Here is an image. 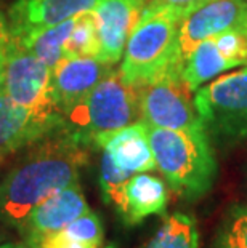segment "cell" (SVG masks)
I'll use <instances>...</instances> for the list:
<instances>
[{"mask_svg":"<svg viewBox=\"0 0 247 248\" xmlns=\"http://www.w3.org/2000/svg\"><path fill=\"white\" fill-rule=\"evenodd\" d=\"M98 0H18L10 10V37L93 12Z\"/></svg>","mask_w":247,"mask_h":248,"instance_id":"14","label":"cell"},{"mask_svg":"<svg viewBox=\"0 0 247 248\" xmlns=\"http://www.w3.org/2000/svg\"><path fill=\"white\" fill-rule=\"evenodd\" d=\"M33 248H98V247L76 240V239H72V237L66 235L63 231H58L55 234L47 235L45 239H42L39 244H35Z\"/></svg>","mask_w":247,"mask_h":248,"instance_id":"24","label":"cell"},{"mask_svg":"<svg viewBox=\"0 0 247 248\" xmlns=\"http://www.w3.org/2000/svg\"><path fill=\"white\" fill-rule=\"evenodd\" d=\"M87 160V146L65 128L34 142L0 181V221L19 229L34 207L79 183Z\"/></svg>","mask_w":247,"mask_h":248,"instance_id":"1","label":"cell"},{"mask_svg":"<svg viewBox=\"0 0 247 248\" xmlns=\"http://www.w3.org/2000/svg\"><path fill=\"white\" fill-rule=\"evenodd\" d=\"M228 69H231V66L225 60L222 51L218 50L217 39L214 35L210 39L202 40L186 58L181 67V77L188 88L194 93L206 82L212 80Z\"/></svg>","mask_w":247,"mask_h":248,"instance_id":"17","label":"cell"},{"mask_svg":"<svg viewBox=\"0 0 247 248\" xmlns=\"http://www.w3.org/2000/svg\"><path fill=\"white\" fill-rule=\"evenodd\" d=\"M66 235L72 237L76 240L85 242V244L99 247L103 242V226L99 221V216L88 210L83 215H81L74 221H71L65 229H61Z\"/></svg>","mask_w":247,"mask_h":248,"instance_id":"22","label":"cell"},{"mask_svg":"<svg viewBox=\"0 0 247 248\" xmlns=\"http://www.w3.org/2000/svg\"><path fill=\"white\" fill-rule=\"evenodd\" d=\"M10 42V29L5 19L0 16V45H7Z\"/></svg>","mask_w":247,"mask_h":248,"instance_id":"26","label":"cell"},{"mask_svg":"<svg viewBox=\"0 0 247 248\" xmlns=\"http://www.w3.org/2000/svg\"><path fill=\"white\" fill-rule=\"evenodd\" d=\"M65 128V122L44 119L0 94V162L13 152Z\"/></svg>","mask_w":247,"mask_h":248,"instance_id":"11","label":"cell"},{"mask_svg":"<svg viewBox=\"0 0 247 248\" xmlns=\"http://www.w3.org/2000/svg\"><path fill=\"white\" fill-rule=\"evenodd\" d=\"M140 248H199L196 219L180 212L167 216L156 234Z\"/></svg>","mask_w":247,"mask_h":248,"instance_id":"18","label":"cell"},{"mask_svg":"<svg viewBox=\"0 0 247 248\" xmlns=\"http://www.w3.org/2000/svg\"><path fill=\"white\" fill-rule=\"evenodd\" d=\"M212 248H247V205H231L225 213Z\"/></svg>","mask_w":247,"mask_h":248,"instance_id":"20","label":"cell"},{"mask_svg":"<svg viewBox=\"0 0 247 248\" xmlns=\"http://www.w3.org/2000/svg\"><path fill=\"white\" fill-rule=\"evenodd\" d=\"M114 69L98 58H65L51 69V85L61 114L79 103Z\"/></svg>","mask_w":247,"mask_h":248,"instance_id":"12","label":"cell"},{"mask_svg":"<svg viewBox=\"0 0 247 248\" xmlns=\"http://www.w3.org/2000/svg\"><path fill=\"white\" fill-rule=\"evenodd\" d=\"M194 104L209 136L230 142L247 138V66L201 87Z\"/></svg>","mask_w":247,"mask_h":248,"instance_id":"5","label":"cell"},{"mask_svg":"<svg viewBox=\"0 0 247 248\" xmlns=\"http://www.w3.org/2000/svg\"><path fill=\"white\" fill-rule=\"evenodd\" d=\"M93 144L101 147L111 157L115 167L132 175L156 168L148 141V124L141 119L124 128L97 135L93 138Z\"/></svg>","mask_w":247,"mask_h":248,"instance_id":"13","label":"cell"},{"mask_svg":"<svg viewBox=\"0 0 247 248\" xmlns=\"http://www.w3.org/2000/svg\"><path fill=\"white\" fill-rule=\"evenodd\" d=\"M138 2H141V3H143V5H145V2H146V0H138Z\"/></svg>","mask_w":247,"mask_h":248,"instance_id":"29","label":"cell"},{"mask_svg":"<svg viewBox=\"0 0 247 248\" xmlns=\"http://www.w3.org/2000/svg\"><path fill=\"white\" fill-rule=\"evenodd\" d=\"M148 141L156 168L172 191L186 200H198L209 194L218 165L206 130H170L148 125Z\"/></svg>","mask_w":247,"mask_h":248,"instance_id":"2","label":"cell"},{"mask_svg":"<svg viewBox=\"0 0 247 248\" xmlns=\"http://www.w3.org/2000/svg\"><path fill=\"white\" fill-rule=\"evenodd\" d=\"M138 119V87L125 82L119 71H113L87 96L63 112L65 130L85 146L93 144L97 135L124 128Z\"/></svg>","mask_w":247,"mask_h":248,"instance_id":"3","label":"cell"},{"mask_svg":"<svg viewBox=\"0 0 247 248\" xmlns=\"http://www.w3.org/2000/svg\"><path fill=\"white\" fill-rule=\"evenodd\" d=\"M88 210L90 208L83 197L81 184L74 183L50 195L31 210L18 232L26 244L33 248L47 235L65 229L71 221Z\"/></svg>","mask_w":247,"mask_h":248,"instance_id":"9","label":"cell"},{"mask_svg":"<svg viewBox=\"0 0 247 248\" xmlns=\"http://www.w3.org/2000/svg\"><path fill=\"white\" fill-rule=\"evenodd\" d=\"M136 87L140 119L148 125L170 130H206L181 72L169 69Z\"/></svg>","mask_w":247,"mask_h":248,"instance_id":"6","label":"cell"},{"mask_svg":"<svg viewBox=\"0 0 247 248\" xmlns=\"http://www.w3.org/2000/svg\"><path fill=\"white\" fill-rule=\"evenodd\" d=\"M169 202L165 183L148 173H135L124 184L117 213L127 226L140 224L148 216L164 215Z\"/></svg>","mask_w":247,"mask_h":248,"instance_id":"15","label":"cell"},{"mask_svg":"<svg viewBox=\"0 0 247 248\" xmlns=\"http://www.w3.org/2000/svg\"><path fill=\"white\" fill-rule=\"evenodd\" d=\"M180 23L181 19L169 12H141L125 45L119 69L125 82L140 85L169 69L181 72L175 64Z\"/></svg>","mask_w":247,"mask_h":248,"instance_id":"4","label":"cell"},{"mask_svg":"<svg viewBox=\"0 0 247 248\" xmlns=\"http://www.w3.org/2000/svg\"><path fill=\"white\" fill-rule=\"evenodd\" d=\"M10 44V42H8ZM7 45H0V94L5 93V64H7Z\"/></svg>","mask_w":247,"mask_h":248,"instance_id":"25","label":"cell"},{"mask_svg":"<svg viewBox=\"0 0 247 248\" xmlns=\"http://www.w3.org/2000/svg\"><path fill=\"white\" fill-rule=\"evenodd\" d=\"M241 29H243V32L246 35V40H247V13H246V16L243 18V21H241Z\"/></svg>","mask_w":247,"mask_h":248,"instance_id":"28","label":"cell"},{"mask_svg":"<svg viewBox=\"0 0 247 248\" xmlns=\"http://www.w3.org/2000/svg\"><path fill=\"white\" fill-rule=\"evenodd\" d=\"M99 42L97 32V21L93 12L77 15L74 29H72L66 46V58H98Z\"/></svg>","mask_w":247,"mask_h":248,"instance_id":"19","label":"cell"},{"mask_svg":"<svg viewBox=\"0 0 247 248\" xmlns=\"http://www.w3.org/2000/svg\"><path fill=\"white\" fill-rule=\"evenodd\" d=\"M247 13L246 0H207L186 15L178 26L175 64L181 71L186 58L202 40L241 24Z\"/></svg>","mask_w":247,"mask_h":248,"instance_id":"8","label":"cell"},{"mask_svg":"<svg viewBox=\"0 0 247 248\" xmlns=\"http://www.w3.org/2000/svg\"><path fill=\"white\" fill-rule=\"evenodd\" d=\"M130 176H132V173L124 171L119 167H115L111 157L104 152L101 157V165H99V186H101L104 200L114 205V208L117 207L124 184L129 181Z\"/></svg>","mask_w":247,"mask_h":248,"instance_id":"21","label":"cell"},{"mask_svg":"<svg viewBox=\"0 0 247 248\" xmlns=\"http://www.w3.org/2000/svg\"><path fill=\"white\" fill-rule=\"evenodd\" d=\"M5 94L39 117L63 120L51 85V67L12 40L7 48Z\"/></svg>","mask_w":247,"mask_h":248,"instance_id":"7","label":"cell"},{"mask_svg":"<svg viewBox=\"0 0 247 248\" xmlns=\"http://www.w3.org/2000/svg\"><path fill=\"white\" fill-rule=\"evenodd\" d=\"M145 5L138 0H98L93 15L99 42L98 60L115 64L138 23Z\"/></svg>","mask_w":247,"mask_h":248,"instance_id":"10","label":"cell"},{"mask_svg":"<svg viewBox=\"0 0 247 248\" xmlns=\"http://www.w3.org/2000/svg\"><path fill=\"white\" fill-rule=\"evenodd\" d=\"M108 248H115V247H108Z\"/></svg>","mask_w":247,"mask_h":248,"instance_id":"30","label":"cell"},{"mask_svg":"<svg viewBox=\"0 0 247 248\" xmlns=\"http://www.w3.org/2000/svg\"><path fill=\"white\" fill-rule=\"evenodd\" d=\"M246 2H247V0H246Z\"/></svg>","mask_w":247,"mask_h":248,"instance_id":"31","label":"cell"},{"mask_svg":"<svg viewBox=\"0 0 247 248\" xmlns=\"http://www.w3.org/2000/svg\"><path fill=\"white\" fill-rule=\"evenodd\" d=\"M76 18H69L63 23H58L47 28L33 29L29 32L12 35L10 40L19 48L33 53L40 61H44L51 69L66 58V46L72 29H74Z\"/></svg>","mask_w":247,"mask_h":248,"instance_id":"16","label":"cell"},{"mask_svg":"<svg viewBox=\"0 0 247 248\" xmlns=\"http://www.w3.org/2000/svg\"><path fill=\"white\" fill-rule=\"evenodd\" d=\"M206 2L207 0H149L143 10L145 12H169L183 19Z\"/></svg>","mask_w":247,"mask_h":248,"instance_id":"23","label":"cell"},{"mask_svg":"<svg viewBox=\"0 0 247 248\" xmlns=\"http://www.w3.org/2000/svg\"><path fill=\"white\" fill-rule=\"evenodd\" d=\"M0 248H31V245H28L23 240L21 244H5V245H0Z\"/></svg>","mask_w":247,"mask_h":248,"instance_id":"27","label":"cell"}]
</instances>
